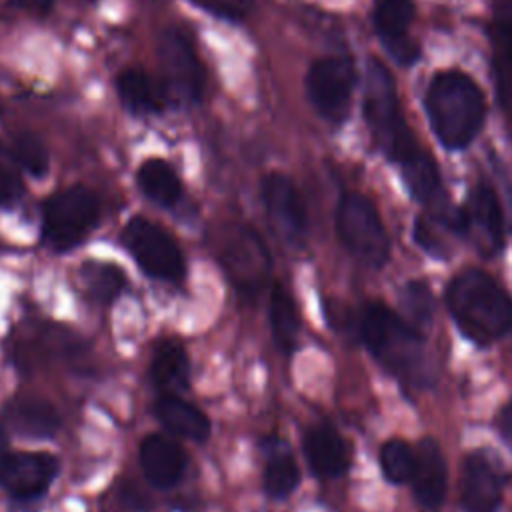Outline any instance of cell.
<instances>
[{
  "mask_svg": "<svg viewBox=\"0 0 512 512\" xmlns=\"http://www.w3.org/2000/svg\"><path fill=\"white\" fill-rule=\"evenodd\" d=\"M424 106L430 126L446 150L468 148L484 126V94L464 72L436 74L426 88Z\"/></svg>",
  "mask_w": 512,
  "mask_h": 512,
  "instance_id": "obj_1",
  "label": "cell"
},
{
  "mask_svg": "<svg viewBox=\"0 0 512 512\" xmlns=\"http://www.w3.org/2000/svg\"><path fill=\"white\" fill-rule=\"evenodd\" d=\"M446 306L458 330L478 346H488L512 328V298L486 272L470 268L446 288Z\"/></svg>",
  "mask_w": 512,
  "mask_h": 512,
  "instance_id": "obj_2",
  "label": "cell"
},
{
  "mask_svg": "<svg viewBox=\"0 0 512 512\" xmlns=\"http://www.w3.org/2000/svg\"><path fill=\"white\" fill-rule=\"evenodd\" d=\"M360 334L370 354L398 380L410 386L430 384V366L420 332L380 302L360 314Z\"/></svg>",
  "mask_w": 512,
  "mask_h": 512,
  "instance_id": "obj_3",
  "label": "cell"
},
{
  "mask_svg": "<svg viewBox=\"0 0 512 512\" xmlns=\"http://www.w3.org/2000/svg\"><path fill=\"white\" fill-rule=\"evenodd\" d=\"M362 110L370 136L388 160L402 164L420 150L404 118L392 74L378 60L366 64Z\"/></svg>",
  "mask_w": 512,
  "mask_h": 512,
  "instance_id": "obj_4",
  "label": "cell"
},
{
  "mask_svg": "<svg viewBox=\"0 0 512 512\" xmlns=\"http://www.w3.org/2000/svg\"><path fill=\"white\" fill-rule=\"evenodd\" d=\"M100 202L86 186H72L52 194L42 206V242L66 252L76 248L96 226Z\"/></svg>",
  "mask_w": 512,
  "mask_h": 512,
  "instance_id": "obj_5",
  "label": "cell"
},
{
  "mask_svg": "<svg viewBox=\"0 0 512 512\" xmlns=\"http://www.w3.org/2000/svg\"><path fill=\"white\" fill-rule=\"evenodd\" d=\"M336 232L344 248L366 266L380 268L390 254V240L374 204L356 192L340 198L336 208Z\"/></svg>",
  "mask_w": 512,
  "mask_h": 512,
  "instance_id": "obj_6",
  "label": "cell"
},
{
  "mask_svg": "<svg viewBox=\"0 0 512 512\" xmlns=\"http://www.w3.org/2000/svg\"><path fill=\"white\" fill-rule=\"evenodd\" d=\"M122 244L140 270L162 282H180L186 272L176 240L158 224L134 216L122 230Z\"/></svg>",
  "mask_w": 512,
  "mask_h": 512,
  "instance_id": "obj_7",
  "label": "cell"
},
{
  "mask_svg": "<svg viewBox=\"0 0 512 512\" xmlns=\"http://www.w3.org/2000/svg\"><path fill=\"white\" fill-rule=\"evenodd\" d=\"M306 96L314 110L328 122L340 124L348 118L356 86L354 62L346 56L316 60L304 80Z\"/></svg>",
  "mask_w": 512,
  "mask_h": 512,
  "instance_id": "obj_8",
  "label": "cell"
},
{
  "mask_svg": "<svg viewBox=\"0 0 512 512\" xmlns=\"http://www.w3.org/2000/svg\"><path fill=\"white\" fill-rule=\"evenodd\" d=\"M162 86L166 96L178 104H198L204 92V68L190 44L178 30H166L158 44Z\"/></svg>",
  "mask_w": 512,
  "mask_h": 512,
  "instance_id": "obj_9",
  "label": "cell"
},
{
  "mask_svg": "<svg viewBox=\"0 0 512 512\" xmlns=\"http://www.w3.org/2000/svg\"><path fill=\"white\" fill-rule=\"evenodd\" d=\"M60 462L48 452H10L2 470L0 486L16 502H30L44 496L56 480Z\"/></svg>",
  "mask_w": 512,
  "mask_h": 512,
  "instance_id": "obj_10",
  "label": "cell"
},
{
  "mask_svg": "<svg viewBox=\"0 0 512 512\" xmlns=\"http://www.w3.org/2000/svg\"><path fill=\"white\" fill-rule=\"evenodd\" d=\"M262 202L274 230L290 244H300L308 230L306 208L294 182L280 172L262 180Z\"/></svg>",
  "mask_w": 512,
  "mask_h": 512,
  "instance_id": "obj_11",
  "label": "cell"
},
{
  "mask_svg": "<svg viewBox=\"0 0 512 512\" xmlns=\"http://www.w3.org/2000/svg\"><path fill=\"white\" fill-rule=\"evenodd\" d=\"M220 262L230 282L242 292H256L262 286L270 264L266 246L250 228H242L226 240Z\"/></svg>",
  "mask_w": 512,
  "mask_h": 512,
  "instance_id": "obj_12",
  "label": "cell"
},
{
  "mask_svg": "<svg viewBox=\"0 0 512 512\" xmlns=\"http://www.w3.org/2000/svg\"><path fill=\"white\" fill-rule=\"evenodd\" d=\"M458 232L468 234L480 250H500L504 242V218L496 192L478 184L462 210H458Z\"/></svg>",
  "mask_w": 512,
  "mask_h": 512,
  "instance_id": "obj_13",
  "label": "cell"
},
{
  "mask_svg": "<svg viewBox=\"0 0 512 512\" xmlns=\"http://www.w3.org/2000/svg\"><path fill=\"white\" fill-rule=\"evenodd\" d=\"M414 22V4L410 0H376L374 26L378 38L390 56L400 64H410L418 58V44L408 30Z\"/></svg>",
  "mask_w": 512,
  "mask_h": 512,
  "instance_id": "obj_14",
  "label": "cell"
},
{
  "mask_svg": "<svg viewBox=\"0 0 512 512\" xmlns=\"http://www.w3.org/2000/svg\"><path fill=\"white\" fill-rule=\"evenodd\" d=\"M464 512H496L502 500V476L484 452H472L462 466Z\"/></svg>",
  "mask_w": 512,
  "mask_h": 512,
  "instance_id": "obj_15",
  "label": "cell"
},
{
  "mask_svg": "<svg viewBox=\"0 0 512 512\" xmlns=\"http://www.w3.org/2000/svg\"><path fill=\"white\" fill-rule=\"evenodd\" d=\"M412 492L426 510H438L446 496V460L434 438H424L414 450Z\"/></svg>",
  "mask_w": 512,
  "mask_h": 512,
  "instance_id": "obj_16",
  "label": "cell"
},
{
  "mask_svg": "<svg viewBox=\"0 0 512 512\" xmlns=\"http://www.w3.org/2000/svg\"><path fill=\"white\" fill-rule=\"evenodd\" d=\"M188 458L182 446L164 434H150L140 444V466L146 480L156 488L176 486L186 470Z\"/></svg>",
  "mask_w": 512,
  "mask_h": 512,
  "instance_id": "obj_17",
  "label": "cell"
},
{
  "mask_svg": "<svg viewBox=\"0 0 512 512\" xmlns=\"http://www.w3.org/2000/svg\"><path fill=\"white\" fill-rule=\"evenodd\" d=\"M6 424L26 438H52L60 428V414L48 400L40 396H18L4 408Z\"/></svg>",
  "mask_w": 512,
  "mask_h": 512,
  "instance_id": "obj_18",
  "label": "cell"
},
{
  "mask_svg": "<svg viewBox=\"0 0 512 512\" xmlns=\"http://www.w3.org/2000/svg\"><path fill=\"white\" fill-rule=\"evenodd\" d=\"M304 456L320 478H336L348 470L350 458L342 436L328 424L312 426L304 434Z\"/></svg>",
  "mask_w": 512,
  "mask_h": 512,
  "instance_id": "obj_19",
  "label": "cell"
},
{
  "mask_svg": "<svg viewBox=\"0 0 512 512\" xmlns=\"http://www.w3.org/2000/svg\"><path fill=\"white\" fill-rule=\"evenodd\" d=\"M154 416L166 430L182 438L204 442L210 436L208 416L176 394H164L162 398H158L154 402Z\"/></svg>",
  "mask_w": 512,
  "mask_h": 512,
  "instance_id": "obj_20",
  "label": "cell"
},
{
  "mask_svg": "<svg viewBox=\"0 0 512 512\" xmlns=\"http://www.w3.org/2000/svg\"><path fill=\"white\" fill-rule=\"evenodd\" d=\"M116 90L120 102L138 116L160 114L166 102V90L146 72L128 68L116 80Z\"/></svg>",
  "mask_w": 512,
  "mask_h": 512,
  "instance_id": "obj_21",
  "label": "cell"
},
{
  "mask_svg": "<svg viewBox=\"0 0 512 512\" xmlns=\"http://www.w3.org/2000/svg\"><path fill=\"white\" fill-rule=\"evenodd\" d=\"M150 380L166 394H176L188 388L190 360L180 342L164 340L156 346L150 362Z\"/></svg>",
  "mask_w": 512,
  "mask_h": 512,
  "instance_id": "obj_22",
  "label": "cell"
},
{
  "mask_svg": "<svg viewBox=\"0 0 512 512\" xmlns=\"http://www.w3.org/2000/svg\"><path fill=\"white\" fill-rule=\"evenodd\" d=\"M136 182L142 194L158 206L170 208L182 198V182L176 170L162 158H148L136 172Z\"/></svg>",
  "mask_w": 512,
  "mask_h": 512,
  "instance_id": "obj_23",
  "label": "cell"
},
{
  "mask_svg": "<svg viewBox=\"0 0 512 512\" xmlns=\"http://www.w3.org/2000/svg\"><path fill=\"white\" fill-rule=\"evenodd\" d=\"M270 328L278 350L284 354H292L298 346L300 334V316L294 304L292 294L286 290L284 284L276 282L270 290Z\"/></svg>",
  "mask_w": 512,
  "mask_h": 512,
  "instance_id": "obj_24",
  "label": "cell"
},
{
  "mask_svg": "<svg viewBox=\"0 0 512 512\" xmlns=\"http://www.w3.org/2000/svg\"><path fill=\"white\" fill-rule=\"evenodd\" d=\"M300 484V470L292 454L282 446V442H276V448L268 452V460L264 466V476H262V486L264 492L270 498L282 500L290 496L296 486Z\"/></svg>",
  "mask_w": 512,
  "mask_h": 512,
  "instance_id": "obj_25",
  "label": "cell"
},
{
  "mask_svg": "<svg viewBox=\"0 0 512 512\" xmlns=\"http://www.w3.org/2000/svg\"><path fill=\"white\" fill-rule=\"evenodd\" d=\"M80 282L92 300L110 304L122 294L126 274L112 262H84L80 268Z\"/></svg>",
  "mask_w": 512,
  "mask_h": 512,
  "instance_id": "obj_26",
  "label": "cell"
},
{
  "mask_svg": "<svg viewBox=\"0 0 512 512\" xmlns=\"http://www.w3.org/2000/svg\"><path fill=\"white\" fill-rule=\"evenodd\" d=\"M400 306L406 314V322L422 332L430 326L434 316V300L430 288L420 280H410L400 292Z\"/></svg>",
  "mask_w": 512,
  "mask_h": 512,
  "instance_id": "obj_27",
  "label": "cell"
},
{
  "mask_svg": "<svg viewBox=\"0 0 512 512\" xmlns=\"http://www.w3.org/2000/svg\"><path fill=\"white\" fill-rule=\"evenodd\" d=\"M380 468L384 478L392 484H402L410 480L414 468V450L404 440H388L380 448Z\"/></svg>",
  "mask_w": 512,
  "mask_h": 512,
  "instance_id": "obj_28",
  "label": "cell"
},
{
  "mask_svg": "<svg viewBox=\"0 0 512 512\" xmlns=\"http://www.w3.org/2000/svg\"><path fill=\"white\" fill-rule=\"evenodd\" d=\"M12 156L20 170L28 172L32 178H42L48 172V150L44 142L32 132H22L16 136Z\"/></svg>",
  "mask_w": 512,
  "mask_h": 512,
  "instance_id": "obj_29",
  "label": "cell"
},
{
  "mask_svg": "<svg viewBox=\"0 0 512 512\" xmlns=\"http://www.w3.org/2000/svg\"><path fill=\"white\" fill-rule=\"evenodd\" d=\"M14 156L0 144V206L10 208L22 196V180Z\"/></svg>",
  "mask_w": 512,
  "mask_h": 512,
  "instance_id": "obj_30",
  "label": "cell"
},
{
  "mask_svg": "<svg viewBox=\"0 0 512 512\" xmlns=\"http://www.w3.org/2000/svg\"><path fill=\"white\" fill-rule=\"evenodd\" d=\"M190 2L210 12L212 16L224 18L230 22L244 20L252 8V0H190Z\"/></svg>",
  "mask_w": 512,
  "mask_h": 512,
  "instance_id": "obj_31",
  "label": "cell"
},
{
  "mask_svg": "<svg viewBox=\"0 0 512 512\" xmlns=\"http://www.w3.org/2000/svg\"><path fill=\"white\" fill-rule=\"evenodd\" d=\"M492 38H494V44L498 46V50L502 52V56L508 62H512V20L496 24L492 30Z\"/></svg>",
  "mask_w": 512,
  "mask_h": 512,
  "instance_id": "obj_32",
  "label": "cell"
},
{
  "mask_svg": "<svg viewBox=\"0 0 512 512\" xmlns=\"http://www.w3.org/2000/svg\"><path fill=\"white\" fill-rule=\"evenodd\" d=\"M12 6L34 16H46L54 8V0H12Z\"/></svg>",
  "mask_w": 512,
  "mask_h": 512,
  "instance_id": "obj_33",
  "label": "cell"
},
{
  "mask_svg": "<svg viewBox=\"0 0 512 512\" xmlns=\"http://www.w3.org/2000/svg\"><path fill=\"white\" fill-rule=\"evenodd\" d=\"M498 430L504 436L506 444L512 448V400L502 408L498 416Z\"/></svg>",
  "mask_w": 512,
  "mask_h": 512,
  "instance_id": "obj_34",
  "label": "cell"
},
{
  "mask_svg": "<svg viewBox=\"0 0 512 512\" xmlns=\"http://www.w3.org/2000/svg\"><path fill=\"white\" fill-rule=\"evenodd\" d=\"M10 456V444H8V436H6V432H4V428L0 426V470H2V466H4V462H6V458Z\"/></svg>",
  "mask_w": 512,
  "mask_h": 512,
  "instance_id": "obj_35",
  "label": "cell"
},
{
  "mask_svg": "<svg viewBox=\"0 0 512 512\" xmlns=\"http://www.w3.org/2000/svg\"><path fill=\"white\" fill-rule=\"evenodd\" d=\"M90 2H94V0H90Z\"/></svg>",
  "mask_w": 512,
  "mask_h": 512,
  "instance_id": "obj_36",
  "label": "cell"
}]
</instances>
